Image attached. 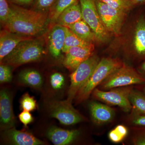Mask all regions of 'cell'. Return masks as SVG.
I'll return each mask as SVG.
<instances>
[{"instance_id":"ffe728a7","label":"cell","mask_w":145,"mask_h":145,"mask_svg":"<svg viewBox=\"0 0 145 145\" xmlns=\"http://www.w3.org/2000/svg\"><path fill=\"white\" fill-rule=\"evenodd\" d=\"M78 0H57L48 11V20L53 24L60 15Z\"/></svg>"},{"instance_id":"d6a6232c","label":"cell","mask_w":145,"mask_h":145,"mask_svg":"<svg viewBox=\"0 0 145 145\" xmlns=\"http://www.w3.org/2000/svg\"><path fill=\"white\" fill-rule=\"evenodd\" d=\"M8 2L16 5H28L34 2V0H8Z\"/></svg>"},{"instance_id":"1f68e13d","label":"cell","mask_w":145,"mask_h":145,"mask_svg":"<svg viewBox=\"0 0 145 145\" xmlns=\"http://www.w3.org/2000/svg\"><path fill=\"white\" fill-rule=\"evenodd\" d=\"M134 124L145 126V114H137L133 120Z\"/></svg>"},{"instance_id":"f546056e","label":"cell","mask_w":145,"mask_h":145,"mask_svg":"<svg viewBox=\"0 0 145 145\" xmlns=\"http://www.w3.org/2000/svg\"><path fill=\"white\" fill-rule=\"evenodd\" d=\"M12 76L10 66L1 64L0 66V82L8 83L12 80Z\"/></svg>"},{"instance_id":"9a60e30c","label":"cell","mask_w":145,"mask_h":145,"mask_svg":"<svg viewBox=\"0 0 145 145\" xmlns=\"http://www.w3.org/2000/svg\"><path fill=\"white\" fill-rule=\"evenodd\" d=\"M89 107L91 119L96 124L106 123L114 118V110L108 106L93 101L89 104Z\"/></svg>"},{"instance_id":"e0dca14e","label":"cell","mask_w":145,"mask_h":145,"mask_svg":"<svg viewBox=\"0 0 145 145\" xmlns=\"http://www.w3.org/2000/svg\"><path fill=\"white\" fill-rule=\"evenodd\" d=\"M82 20L83 19L82 10L78 0L65 10L60 15L54 24H58L67 27Z\"/></svg>"},{"instance_id":"8fae6325","label":"cell","mask_w":145,"mask_h":145,"mask_svg":"<svg viewBox=\"0 0 145 145\" xmlns=\"http://www.w3.org/2000/svg\"><path fill=\"white\" fill-rule=\"evenodd\" d=\"M0 119L1 128L2 130L15 127L11 96L5 89H2L0 92Z\"/></svg>"},{"instance_id":"7c38bea8","label":"cell","mask_w":145,"mask_h":145,"mask_svg":"<svg viewBox=\"0 0 145 145\" xmlns=\"http://www.w3.org/2000/svg\"><path fill=\"white\" fill-rule=\"evenodd\" d=\"M67 27L54 24L48 36V46L50 54L55 58L61 56L64 45Z\"/></svg>"},{"instance_id":"83f0119b","label":"cell","mask_w":145,"mask_h":145,"mask_svg":"<svg viewBox=\"0 0 145 145\" xmlns=\"http://www.w3.org/2000/svg\"><path fill=\"white\" fill-rule=\"evenodd\" d=\"M57 0H34V10L43 13H48Z\"/></svg>"},{"instance_id":"4dcf8cb0","label":"cell","mask_w":145,"mask_h":145,"mask_svg":"<svg viewBox=\"0 0 145 145\" xmlns=\"http://www.w3.org/2000/svg\"><path fill=\"white\" fill-rule=\"evenodd\" d=\"M19 118L20 121L25 126H27L33 121V118L29 111L23 110L19 114Z\"/></svg>"},{"instance_id":"d6986e66","label":"cell","mask_w":145,"mask_h":145,"mask_svg":"<svg viewBox=\"0 0 145 145\" xmlns=\"http://www.w3.org/2000/svg\"><path fill=\"white\" fill-rule=\"evenodd\" d=\"M133 44L138 54L145 55V20L144 17L140 18L137 22Z\"/></svg>"},{"instance_id":"30bf717a","label":"cell","mask_w":145,"mask_h":145,"mask_svg":"<svg viewBox=\"0 0 145 145\" xmlns=\"http://www.w3.org/2000/svg\"><path fill=\"white\" fill-rule=\"evenodd\" d=\"M93 44L86 46L71 48L66 54L63 61L65 67L70 71H74L83 62L93 55Z\"/></svg>"},{"instance_id":"44dd1931","label":"cell","mask_w":145,"mask_h":145,"mask_svg":"<svg viewBox=\"0 0 145 145\" xmlns=\"http://www.w3.org/2000/svg\"><path fill=\"white\" fill-rule=\"evenodd\" d=\"M22 82L34 88H39L42 86V79L38 71L34 70H26L22 71L19 75Z\"/></svg>"},{"instance_id":"8d00e7d4","label":"cell","mask_w":145,"mask_h":145,"mask_svg":"<svg viewBox=\"0 0 145 145\" xmlns=\"http://www.w3.org/2000/svg\"><path fill=\"white\" fill-rule=\"evenodd\" d=\"M144 90H145V88H144Z\"/></svg>"},{"instance_id":"e575fe53","label":"cell","mask_w":145,"mask_h":145,"mask_svg":"<svg viewBox=\"0 0 145 145\" xmlns=\"http://www.w3.org/2000/svg\"><path fill=\"white\" fill-rule=\"evenodd\" d=\"M133 5L144 3L145 0H130Z\"/></svg>"},{"instance_id":"4316f807","label":"cell","mask_w":145,"mask_h":145,"mask_svg":"<svg viewBox=\"0 0 145 145\" xmlns=\"http://www.w3.org/2000/svg\"><path fill=\"white\" fill-rule=\"evenodd\" d=\"M21 107L23 110L32 111L36 109L37 105L36 101L28 93H25L22 97L20 101Z\"/></svg>"},{"instance_id":"4fadbf2b","label":"cell","mask_w":145,"mask_h":145,"mask_svg":"<svg viewBox=\"0 0 145 145\" xmlns=\"http://www.w3.org/2000/svg\"><path fill=\"white\" fill-rule=\"evenodd\" d=\"M32 39V37L13 33L4 29L0 33V61L10 54L21 42Z\"/></svg>"},{"instance_id":"ba28073f","label":"cell","mask_w":145,"mask_h":145,"mask_svg":"<svg viewBox=\"0 0 145 145\" xmlns=\"http://www.w3.org/2000/svg\"><path fill=\"white\" fill-rule=\"evenodd\" d=\"M96 7L103 24L109 32L116 36L121 34L125 12L115 9L99 0H96Z\"/></svg>"},{"instance_id":"7402d4cb","label":"cell","mask_w":145,"mask_h":145,"mask_svg":"<svg viewBox=\"0 0 145 145\" xmlns=\"http://www.w3.org/2000/svg\"><path fill=\"white\" fill-rule=\"evenodd\" d=\"M92 43H93L89 42L81 39L67 27L62 52L66 53L71 48L75 46H86Z\"/></svg>"},{"instance_id":"d590c367","label":"cell","mask_w":145,"mask_h":145,"mask_svg":"<svg viewBox=\"0 0 145 145\" xmlns=\"http://www.w3.org/2000/svg\"><path fill=\"white\" fill-rule=\"evenodd\" d=\"M142 69L144 72H145V62L143 64L142 66Z\"/></svg>"},{"instance_id":"52a82bcc","label":"cell","mask_w":145,"mask_h":145,"mask_svg":"<svg viewBox=\"0 0 145 145\" xmlns=\"http://www.w3.org/2000/svg\"><path fill=\"white\" fill-rule=\"evenodd\" d=\"M129 87H122L104 91L95 88L93 95L95 99L108 105L117 106L125 112H129L132 108L129 100V95L131 91Z\"/></svg>"},{"instance_id":"8992f818","label":"cell","mask_w":145,"mask_h":145,"mask_svg":"<svg viewBox=\"0 0 145 145\" xmlns=\"http://www.w3.org/2000/svg\"><path fill=\"white\" fill-rule=\"evenodd\" d=\"M83 20L88 25L96 36L97 41L104 42L108 39V31L102 22L96 7V0H79Z\"/></svg>"},{"instance_id":"277c9868","label":"cell","mask_w":145,"mask_h":145,"mask_svg":"<svg viewBox=\"0 0 145 145\" xmlns=\"http://www.w3.org/2000/svg\"><path fill=\"white\" fill-rule=\"evenodd\" d=\"M145 83V80L134 69L123 65L103 81L100 88L108 90L117 88Z\"/></svg>"},{"instance_id":"836d02e7","label":"cell","mask_w":145,"mask_h":145,"mask_svg":"<svg viewBox=\"0 0 145 145\" xmlns=\"http://www.w3.org/2000/svg\"><path fill=\"white\" fill-rule=\"evenodd\" d=\"M134 144L137 145H145V134L140 135L133 140Z\"/></svg>"},{"instance_id":"5b68a950","label":"cell","mask_w":145,"mask_h":145,"mask_svg":"<svg viewBox=\"0 0 145 145\" xmlns=\"http://www.w3.org/2000/svg\"><path fill=\"white\" fill-rule=\"evenodd\" d=\"M100 60L96 55H92L83 62L70 75L71 85L68 100L72 101L78 91L84 85L92 75Z\"/></svg>"},{"instance_id":"5bb4252c","label":"cell","mask_w":145,"mask_h":145,"mask_svg":"<svg viewBox=\"0 0 145 145\" xmlns=\"http://www.w3.org/2000/svg\"><path fill=\"white\" fill-rule=\"evenodd\" d=\"M3 137L7 142L16 145H40L44 143L31 133L18 130L15 127L4 131Z\"/></svg>"},{"instance_id":"f1b7e54d","label":"cell","mask_w":145,"mask_h":145,"mask_svg":"<svg viewBox=\"0 0 145 145\" xmlns=\"http://www.w3.org/2000/svg\"><path fill=\"white\" fill-rule=\"evenodd\" d=\"M50 83L51 86L54 89H59L64 84V77L61 73L55 72L50 76Z\"/></svg>"},{"instance_id":"484cf974","label":"cell","mask_w":145,"mask_h":145,"mask_svg":"<svg viewBox=\"0 0 145 145\" xmlns=\"http://www.w3.org/2000/svg\"><path fill=\"white\" fill-rule=\"evenodd\" d=\"M11 13V8L8 0H0V20L3 26L7 22Z\"/></svg>"},{"instance_id":"cb8c5ba5","label":"cell","mask_w":145,"mask_h":145,"mask_svg":"<svg viewBox=\"0 0 145 145\" xmlns=\"http://www.w3.org/2000/svg\"><path fill=\"white\" fill-rule=\"evenodd\" d=\"M127 128L123 125H118L108 133V138L112 142L119 143L122 142L127 136Z\"/></svg>"},{"instance_id":"2e32d148","label":"cell","mask_w":145,"mask_h":145,"mask_svg":"<svg viewBox=\"0 0 145 145\" xmlns=\"http://www.w3.org/2000/svg\"><path fill=\"white\" fill-rule=\"evenodd\" d=\"M80 133L77 130H67L52 127L47 133L48 139L54 145L69 144L75 141L80 135Z\"/></svg>"},{"instance_id":"9c48e42d","label":"cell","mask_w":145,"mask_h":145,"mask_svg":"<svg viewBox=\"0 0 145 145\" xmlns=\"http://www.w3.org/2000/svg\"><path fill=\"white\" fill-rule=\"evenodd\" d=\"M72 102L67 99L63 101H54L49 105L51 117L58 119L62 124L69 125L78 123L84 118L72 105Z\"/></svg>"},{"instance_id":"d4e9b609","label":"cell","mask_w":145,"mask_h":145,"mask_svg":"<svg viewBox=\"0 0 145 145\" xmlns=\"http://www.w3.org/2000/svg\"><path fill=\"white\" fill-rule=\"evenodd\" d=\"M107 5L118 10L126 12L132 7L130 0H99Z\"/></svg>"},{"instance_id":"7a4b0ae2","label":"cell","mask_w":145,"mask_h":145,"mask_svg":"<svg viewBox=\"0 0 145 145\" xmlns=\"http://www.w3.org/2000/svg\"><path fill=\"white\" fill-rule=\"evenodd\" d=\"M45 53L42 42L33 39L21 42L10 54L5 57L1 64L18 67L40 60Z\"/></svg>"},{"instance_id":"3957f363","label":"cell","mask_w":145,"mask_h":145,"mask_svg":"<svg viewBox=\"0 0 145 145\" xmlns=\"http://www.w3.org/2000/svg\"><path fill=\"white\" fill-rule=\"evenodd\" d=\"M123 65L118 59L103 58L101 59L88 81L78 91L75 98L76 102L80 103L87 100L97 86Z\"/></svg>"},{"instance_id":"603a6c76","label":"cell","mask_w":145,"mask_h":145,"mask_svg":"<svg viewBox=\"0 0 145 145\" xmlns=\"http://www.w3.org/2000/svg\"><path fill=\"white\" fill-rule=\"evenodd\" d=\"M129 100L136 114H145V95L132 90L130 93Z\"/></svg>"},{"instance_id":"6da1fadb","label":"cell","mask_w":145,"mask_h":145,"mask_svg":"<svg viewBox=\"0 0 145 145\" xmlns=\"http://www.w3.org/2000/svg\"><path fill=\"white\" fill-rule=\"evenodd\" d=\"M9 3L11 13L3 26L5 29L29 37L38 35L44 30L48 20V13L29 10Z\"/></svg>"},{"instance_id":"ac0fdd59","label":"cell","mask_w":145,"mask_h":145,"mask_svg":"<svg viewBox=\"0 0 145 145\" xmlns=\"http://www.w3.org/2000/svg\"><path fill=\"white\" fill-rule=\"evenodd\" d=\"M67 27L78 37L84 40L91 43L97 40L95 34L84 20L78 21Z\"/></svg>"}]
</instances>
